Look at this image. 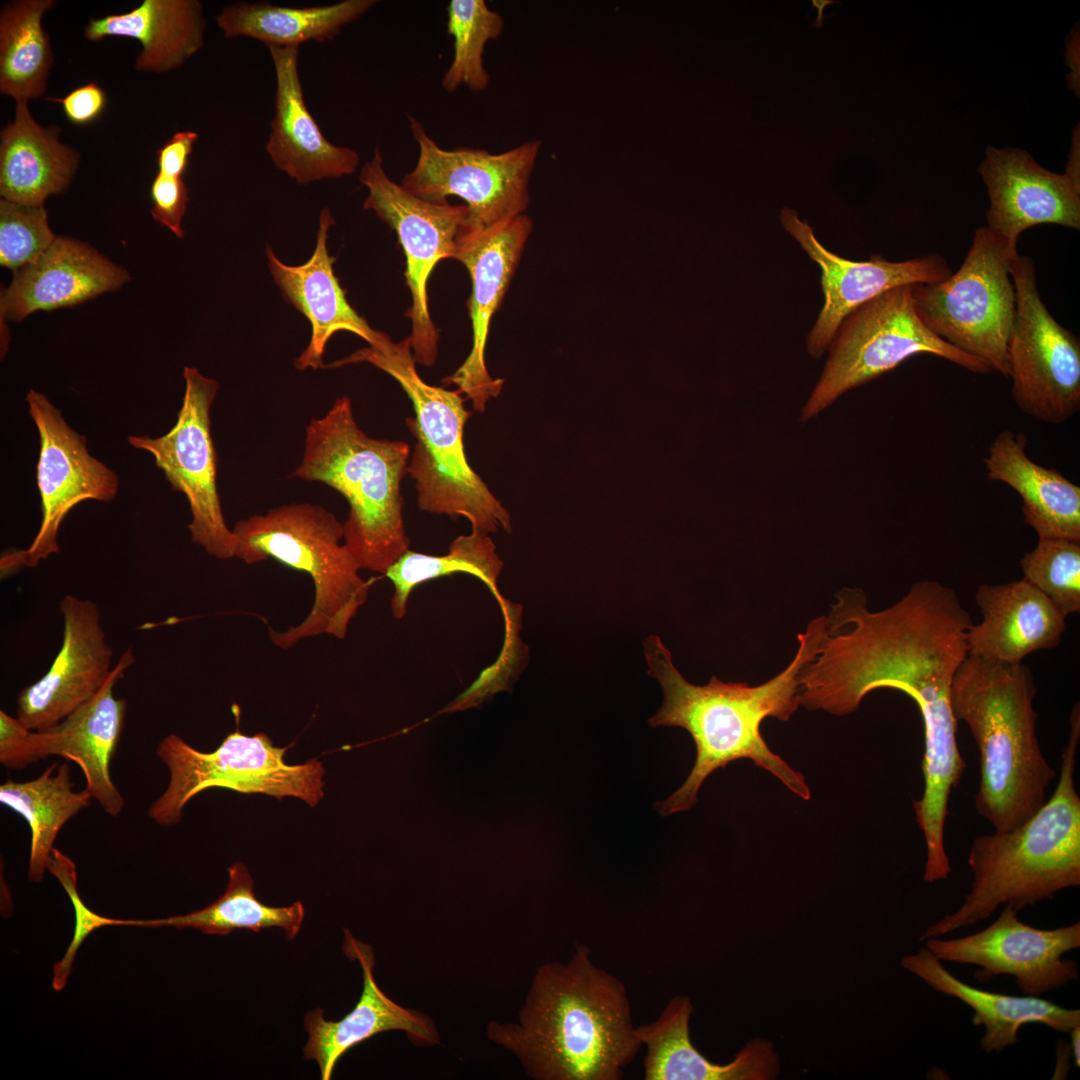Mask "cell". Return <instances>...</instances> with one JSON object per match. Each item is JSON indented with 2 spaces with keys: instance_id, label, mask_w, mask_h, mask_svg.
<instances>
[{
  "instance_id": "8d00e7d4",
  "label": "cell",
  "mask_w": 1080,
  "mask_h": 1080,
  "mask_svg": "<svg viewBox=\"0 0 1080 1080\" xmlns=\"http://www.w3.org/2000/svg\"><path fill=\"white\" fill-rule=\"evenodd\" d=\"M503 566L489 534L474 529L469 535L454 539L446 555H426L408 549L384 574L394 585L392 614L396 619L405 616L409 596L419 584L457 572L471 574L495 591Z\"/></svg>"
},
{
  "instance_id": "836d02e7",
  "label": "cell",
  "mask_w": 1080,
  "mask_h": 1080,
  "mask_svg": "<svg viewBox=\"0 0 1080 1080\" xmlns=\"http://www.w3.org/2000/svg\"><path fill=\"white\" fill-rule=\"evenodd\" d=\"M67 763H53L37 778L0 785V802L20 814L31 833L28 879L40 882L54 842L63 826L90 804L91 795L84 789L74 791Z\"/></svg>"
},
{
  "instance_id": "603a6c76",
  "label": "cell",
  "mask_w": 1080,
  "mask_h": 1080,
  "mask_svg": "<svg viewBox=\"0 0 1080 1080\" xmlns=\"http://www.w3.org/2000/svg\"><path fill=\"white\" fill-rule=\"evenodd\" d=\"M343 952L356 959L363 971V990L355 1007L339 1021H328L318 1008L304 1018L308 1040L303 1049L306 1060H315L322 1080L332 1077L340 1058L354 1046L385 1031H403L419 1045L440 1042L433 1020L426 1014L395 1003L378 987L373 968V948L345 930Z\"/></svg>"
},
{
  "instance_id": "7dc6e473",
  "label": "cell",
  "mask_w": 1080,
  "mask_h": 1080,
  "mask_svg": "<svg viewBox=\"0 0 1080 1080\" xmlns=\"http://www.w3.org/2000/svg\"><path fill=\"white\" fill-rule=\"evenodd\" d=\"M1071 1037L1070 1050L1073 1056L1074 1065L1076 1068L1080 1067V1026H1076L1069 1032Z\"/></svg>"
},
{
  "instance_id": "6da1fadb",
  "label": "cell",
  "mask_w": 1080,
  "mask_h": 1080,
  "mask_svg": "<svg viewBox=\"0 0 1080 1080\" xmlns=\"http://www.w3.org/2000/svg\"><path fill=\"white\" fill-rule=\"evenodd\" d=\"M836 599L819 651L801 671L800 705L844 716L873 690L905 693L924 726V790L917 804L929 814L945 813L966 768L950 693L968 656L969 613L952 588L934 580L913 583L877 612L859 588H844Z\"/></svg>"
},
{
  "instance_id": "f35d334b",
  "label": "cell",
  "mask_w": 1080,
  "mask_h": 1080,
  "mask_svg": "<svg viewBox=\"0 0 1080 1080\" xmlns=\"http://www.w3.org/2000/svg\"><path fill=\"white\" fill-rule=\"evenodd\" d=\"M1024 579L1067 618L1080 611V541L1039 538L1020 560Z\"/></svg>"
},
{
  "instance_id": "d590c367",
  "label": "cell",
  "mask_w": 1080,
  "mask_h": 1080,
  "mask_svg": "<svg viewBox=\"0 0 1080 1080\" xmlns=\"http://www.w3.org/2000/svg\"><path fill=\"white\" fill-rule=\"evenodd\" d=\"M53 0H21L0 14V91L16 102L39 98L46 89L53 54L42 27Z\"/></svg>"
},
{
  "instance_id": "83f0119b",
  "label": "cell",
  "mask_w": 1080,
  "mask_h": 1080,
  "mask_svg": "<svg viewBox=\"0 0 1080 1080\" xmlns=\"http://www.w3.org/2000/svg\"><path fill=\"white\" fill-rule=\"evenodd\" d=\"M692 1004L686 996L670 999L659 1017L637 1026L647 1053L646 1080H767L779 1071L778 1057L770 1042L753 1040L728 1064H715L692 1044L689 1021Z\"/></svg>"
},
{
  "instance_id": "8fae6325",
  "label": "cell",
  "mask_w": 1080,
  "mask_h": 1080,
  "mask_svg": "<svg viewBox=\"0 0 1080 1080\" xmlns=\"http://www.w3.org/2000/svg\"><path fill=\"white\" fill-rule=\"evenodd\" d=\"M1012 260L987 227H980L956 273L913 286L915 309L923 323L1004 377H1008L1007 343L1016 312Z\"/></svg>"
},
{
  "instance_id": "277c9868",
  "label": "cell",
  "mask_w": 1080,
  "mask_h": 1080,
  "mask_svg": "<svg viewBox=\"0 0 1080 1080\" xmlns=\"http://www.w3.org/2000/svg\"><path fill=\"white\" fill-rule=\"evenodd\" d=\"M1069 724L1052 796L1019 827L972 841L968 854L972 881L963 903L928 926L920 941L976 925L1000 906L1019 912L1080 885V797L1075 786L1079 702L1071 710Z\"/></svg>"
},
{
  "instance_id": "9c48e42d",
  "label": "cell",
  "mask_w": 1080,
  "mask_h": 1080,
  "mask_svg": "<svg viewBox=\"0 0 1080 1080\" xmlns=\"http://www.w3.org/2000/svg\"><path fill=\"white\" fill-rule=\"evenodd\" d=\"M288 747H277L265 733L246 735L237 728L212 752H202L176 734L164 737L156 754L169 771L165 791L148 808L163 827L182 820L185 805L210 788L264 794L279 800L295 797L315 807L324 797L325 769L317 758L289 765Z\"/></svg>"
},
{
  "instance_id": "ac0fdd59",
  "label": "cell",
  "mask_w": 1080,
  "mask_h": 1080,
  "mask_svg": "<svg viewBox=\"0 0 1080 1080\" xmlns=\"http://www.w3.org/2000/svg\"><path fill=\"white\" fill-rule=\"evenodd\" d=\"M1018 912L1004 906L997 919L970 935L924 940L941 962L981 967L975 977L990 981L999 975L1015 977L1022 994L1041 995L1078 980V964L1063 956L1080 947V923L1040 929L1022 922Z\"/></svg>"
},
{
  "instance_id": "e575fe53",
  "label": "cell",
  "mask_w": 1080,
  "mask_h": 1080,
  "mask_svg": "<svg viewBox=\"0 0 1080 1080\" xmlns=\"http://www.w3.org/2000/svg\"><path fill=\"white\" fill-rule=\"evenodd\" d=\"M229 880L224 893L213 903L186 915L164 919L124 920V926L194 928L205 934L227 935L238 929L259 932L278 927L288 940L299 932L305 916L300 901L290 906L273 907L262 903L254 893V881L242 862L228 868Z\"/></svg>"
},
{
  "instance_id": "d4e9b609",
  "label": "cell",
  "mask_w": 1080,
  "mask_h": 1080,
  "mask_svg": "<svg viewBox=\"0 0 1080 1080\" xmlns=\"http://www.w3.org/2000/svg\"><path fill=\"white\" fill-rule=\"evenodd\" d=\"M130 279L127 270L89 244L56 236L35 262L13 272L10 285L1 291V317L22 321L39 310L74 306Z\"/></svg>"
},
{
  "instance_id": "30bf717a",
  "label": "cell",
  "mask_w": 1080,
  "mask_h": 1080,
  "mask_svg": "<svg viewBox=\"0 0 1080 1080\" xmlns=\"http://www.w3.org/2000/svg\"><path fill=\"white\" fill-rule=\"evenodd\" d=\"M914 284L891 288L862 304L839 325L822 374L802 410L807 421L847 391L893 370L918 354H931L977 374L992 370L935 335L918 316Z\"/></svg>"
},
{
  "instance_id": "74e56055",
  "label": "cell",
  "mask_w": 1080,
  "mask_h": 1080,
  "mask_svg": "<svg viewBox=\"0 0 1080 1080\" xmlns=\"http://www.w3.org/2000/svg\"><path fill=\"white\" fill-rule=\"evenodd\" d=\"M504 29L503 17L484 0H451L447 7V32L453 38V58L442 78L448 93L464 86L473 92L484 91L490 76L483 63V53L490 40Z\"/></svg>"
},
{
  "instance_id": "7a4b0ae2",
  "label": "cell",
  "mask_w": 1080,
  "mask_h": 1080,
  "mask_svg": "<svg viewBox=\"0 0 1080 1080\" xmlns=\"http://www.w3.org/2000/svg\"><path fill=\"white\" fill-rule=\"evenodd\" d=\"M826 628V616L812 620L806 631L798 634L799 647L788 667L758 686L726 683L715 676L704 686L693 685L677 670L658 636L644 640L648 674L658 680L663 691V703L649 724L683 728L696 746V760L685 782L655 804L662 815L689 810L712 772L742 758L773 774L802 799H810L804 776L769 749L761 724L767 717L788 721L797 710L801 671L816 657Z\"/></svg>"
},
{
  "instance_id": "4316f807",
  "label": "cell",
  "mask_w": 1080,
  "mask_h": 1080,
  "mask_svg": "<svg viewBox=\"0 0 1080 1080\" xmlns=\"http://www.w3.org/2000/svg\"><path fill=\"white\" fill-rule=\"evenodd\" d=\"M975 601L983 619L968 630V655L1021 663L1033 652L1057 647L1067 629L1066 618L1024 578L981 584Z\"/></svg>"
},
{
  "instance_id": "52a82bcc",
  "label": "cell",
  "mask_w": 1080,
  "mask_h": 1080,
  "mask_svg": "<svg viewBox=\"0 0 1080 1080\" xmlns=\"http://www.w3.org/2000/svg\"><path fill=\"white\" fill-rule=\"evenodd\" d=\"M369 363L394 378L413 405L406 425L416 438L407 474L415 481L422 511L464 516L474 530L485 534L511 530L510 515L469 465L464 427L472 415L458 390L426 383L418 374L408 337L389 338L378 347H365L327 367Z\"/></svg>"
},
{
  "instance_id": "5bb4252c",
  "label": "cell",
  "mask_w": 1080,
  "mask_h": 1080,
  "mask_svg": "<svg viewBox=\"0 0 1080 1080\" xmlns=\"http://www.w3.org/2000/svg\"><path fill=\"white\" fill-rule=\"evenodd\" d=\"M408 119L419 150L414 168L401 181L409 192L433 203L448 202L450 196L463 199L471 229L524 214L540 140L526 141L498 154L470 147L444 149L421 122L410 115Z\"/></svg>"
},
{
  "instance_id": "bcb514c9",
  "label": "cell",
  "mask_w": 1080,
  "mask_h": 1080,
  "mask_svg": "<svg viewBox=\"0 0 1080 1080\" xmlns=\"http://www.w3.org/2000/svg\"><path fill=\"white\" fill-rule=\"evenodd\" d=\"M1063 1043L1064 1041H1059L1057 1044V1064L1052 1079H1064L1067 1075L1068 1069L1064 1067L1063 1063H1068L1069 1060L1067 1061V1053L1063 1056Z\"/></svg>"
},
{
  "instance_id": "ffe728a7",
  "label": "cell",
  "mask_w": 1080,
  "mask_h": 1080,
  "mask_svg": "<svg viewBox=\"0 0 1080 1080\" xmlns=\"http://www.w3.org/2000/svg\"><path fill=\"white\" fill-rule=\"evenodd\" d=\"M780 222L821 270L824 304L806 339L813 358L823 356L845 317L870 299L897 286L933 283L952 273L938 253L899 262L876 256L868 261L848 260L826 249L795 210L784 207Z\"/></svg>"
},
{
  "instance_id": "2e32d148",
  "label": "cell",
  "mask_w": 1080,
  "mask_h": 1080,
  "mask_svg": "<svg viewBox=\"0 0 1080 1080\" xmlns=\"http://www.w3.org/2000/svg\"><path fill=\"white\" fill-rule=\"evenodd\" d=\"M185 392L175 425L164 435L129 436L128 443L149 452L171 488L185 495L191 511L192 541L220 560L235 557L236 537L223 515L217 491V455L210 409L219 383L195 367H184Z\"/></svg>"
},
{
  "instance_id": "f6af8a7d",
  "label": "cell",
  "mask_w": 1080,
  "mask_h": 1080,
  "mask_svg": "<svg viewBox=\"0 0 1080 1080\" xmlns=\"http://www.w3.org/2000/svg\"><path fill=\"white\" fill-rule=\"evenodd\" d=\"M1079 125H1077L1072 138L1071 151L1064 173L1072 183L1080 189V145H1079Z\"/></svg>"
},
{
  "instance_id": "7bdbcfd3",
  "label": "cell",
  "mask_w": 1080,
  "mask_h": 1080,
  "mask_svg": "<svg viewBox=\"0 0 1080 1080\" xmlns=\"http://www.w3.org/2000/svg\"><path fill=\"white\" fill-rule=\"evenodd\" d=\"M62 105L66 118L75 125H87L96 120L106 105V95L101 87L90 82L72 90L63 98H48Z\"/></svg>"
},
{
  "instance_id": "ba28073f",
  "label": "cell",
  "mask_w": 1080,
  "mask_h": 1080,
  "mask_svg": "<svg viewBox=\"0 0 1080 1080\" xmlns=\"http://www.w3.org/2000/svg\"><path fill=\"white\" fill-rule=\"evenodd\" d=\"M235 557L247 564L274 559L308 574L314 601L308 615L286 631L269 628L271 642L288 649L320 635L346 637L366 602L369 582L344 544L343 523L326 508L307 502L283 504L241 519L232 528Z\"/></svg>"
},
{
  "instance_id": "8992f818",
  "label": "cell",
  "mask_w": 1080,
  "mask_h": 1080,
  "mask_svg": "<svg viewBox=\"0 0 1080 1080\" xmlns=\"http://www.w3.org/2000/svg\"><path fill=\"white\" fill-rule=\"evenodd\" d=\"M410 455L404 441L363 432L348 396L306 426L303 455L289 477L323 483L346 499L343 541L360 569L385 574L409 549L401 483Z\"/></svg>"
},
{
  "instance_id": "5b68a950",
  "label": "cell",
  "mask_w": 1080,
  "mask_h": 1080,
  "mask_svg": "<svg viewBox=\"0 0 1080 1080\" xmlns=\"http://www.w3.org/2000/svg\"><path fill=\"white\" fill-rule=\"evenodd\" d=\"M1031 669L1021 663L968 655L951 686L957 722L964 721L979 751L975 809L995 832L1011 831L1045 803L1056 776L1041 751Z\"/></svg>"
},
{
  "instance_id": "7c38bea8",
  "label": "cell",
  "mask_w": 1080,
  "mask_h": 1080,
  "mask_svg": "<svg viewBox=\"0 0 1080 1080\" xmlns=\"http://www.w3.org/2000/svg\"><path fill=\"white\" fill-rule=\"evenodd\" d=\"M368 195L363 208L374 212L397 234L406 257V285L412 305L411 344L416 364L432 366L438 355L439 333L429 313L427 281L437 263L455 259L460 240L470 229L467 207L433 203L409 192L389 178L378 147L359 174Z\"/></svg>"
},
{
  "instance_id": "f546056e",
  "label": "cell",
  "mask_w": 1080,
  "mask_h": 1080,
  "mask_svg": "<svg viewBox=\"0 0 1080 1080\" xmlns=\"http://www.w3.org/2000/svg\"><path fill=\"white\" fill-rule=\"evenodd\" d=\"M1027 443L1022 432L997 434L984 458L988 479L1008 485L1020 496L1024 520L1038 538L1080 541V487L1033 461Z\"/></svg>"
},
{
  "instance_id": "44dd1931",
  "label": "cell",
  "mask_w": 1080,
  "mask_h": 1080,
  "mask_svg": "<svg viewBox=\"0 0 1080 1080\" xmlns=\"http://www.w3.org/2000/svg\"><path fill=\"white\" fill-rule=\"evenodd\" d=\"M59 611L62 645L47 672L17 697L16 717L34 731L59 723L89 701L114 668L96 603L67 594Z\"/></svg>"
},
{
  "instance_id": "d6a6232c",
  "label": "cell",
  "mask_w": 1080,
  "mask_h": 1080,
  "mask_svg": "<svg viewBox=\"0 0 1080 1080\" xmlns=\"http://www.w3.org/2000/svg\"><path fill=\"white\" fill-rule=\"evenodd\" d=\"M375 0H344L329 5L288 7L268 2L225 6L216 22L226 38L247 37L267 47H299L307 41L334 39L342 28L363 16Z\"/></svg>"
},
{
  "instance_id": "7402d4cb",
  "label": "cell",
  "mask_w": 1080,
  "mask_h": 1080,
  "mask_svg": "<svg viewBox=\"0 0 1080 1080\" xmlns=\"http://www.w3.org/2000/svg\"><path fill=\"white\" fill-rule=\"evenodd\" d=\"M979 173L990 199L986 227L1011 259L1020 235L1035 225L1080 228V189L1026 151L989 146Z\"/></svg>"
},
{
  "instance_id": "1f68e13d",
  "label": "cell",
  "mask_w": 1080,
  "mask_h": 1080,
  "mask_svg": "<svg viewBox=\"0 0 1080 1080\" xmlns=\"http://www.w3.org/2000/svg\"><path fill=\"white\" fill-rule=\"evenodd\" d=\"M205 19L197 0H144L124 14L91 19L84 37L99 41L122 36L137 39L142 50L138 71L164 73L182 66L204 44Z\"/></svg>"
},
{
  "instance_id": "60d3db41",
  "label": "cell",
  "mask_w": 1080,
  "mask_h": 1080,
  "mask_svg": "<svg viewBox=\"0 0 1080 1080\" xmlns=\"http://www.w3.org/2000/svg\"><path fill=\"white\" fill-rule=\"evenodd\" d=\"M47 870L62 885L71 900L75 912V929L72 940L62 959L53 967L52 987L55 991H60L65 987L71 974L79 947L89 934L104 926L123 925V920L96 914L84 904L77 890L76 866L68 856L56 848L50 854Z\"/></svg>"
},
{
  "instance_id": "d6986e66",
  "label": "cell",
  "mask_w": 1080,
  "mask_h": 1080,
  "mask_svg": "<svg viewBox=\"0 0 1080 1080\" xmlns=\"http://www.w3.org/2000/svg\"><path fill=\"white\" fill-rule=\"evenodd\" d=\"M532 231L526 214L483 229H469L462 237L455 259L470 274L472 292L469 315L472 347L462 365L444 379L471 400L472 407L484 412L487 402L497 397L504 381L493 379L485 362L490 322L503 302L525 244Z\"/></svg>"
},
{
  "instance_id": "484cf974",
  "label": "cell",
  "mask_w": 1080,
  "mask_h": 1080,
  "mask_svg": "<svg viewBox=\"0 0 1080 1080\" xmlns=\"http://www.w3.org/2000/svg\"><path fill=\"white\" fill-rule=\"evenodd\" d=\"M274 65V116L265 149L298 184L353 174L359 154L329 142L309 112L298 71L299 47H268Z\"/></svg>"
},
{
  "instance_id": "4fadbf2b",
  "label": "cell",
  "mask_w": 1080,
  "mask_h": 1080,
  "mask_svg": "<svg viewBox=\"0 0 1080 1080\" xmlns=\"http://www.w3.org/2000/svg\"><path fill=\"white\" fill-rule=\"evenodd\" d=\"M1010 274L1016 312L1007 343L1008 377L1017 406L1032 418L1061 424L1080 409V341L1041 299L1036 268L1018 255Z\"/></svg>"
},
{
  "instance_id": "ab89813d",
  "label": "cell",
  "mask_w": 1080,
  "mask_h": 1080,
  "mask_svg": "<svg viewBox=\"0 0 1080 1080\" xmlns=\"http://www.w3.org/2000/svg\"><path fill=\"white\" fill-rule=\"evenodd\" d=\"M56 236L44 205L0 200V264L13 272L35 262Z\"/></svg>"
},
{
  "instance_id": "3957f363",
  "label": "cell",
  "mask_w": 1080,
  "mask_h": 1080,
  "mask_svg": "<svg viewBox=\"0 0 1080 1080\" xmlns=\"http://www.w3.org/2000/svg\"><path fill=\"white\" fill-rule=\"evenodd\" d=\"M627 989L597 967L586 945L541 965L518 1020L490 1021L487 1036L536 1080H619L643 1047Z\"/></svg>"
},
{
  "instance_id": "9a60e30c",
  "label": "cell",
  "mask_w": 1080,
  "mask_h": 1080,
  "mask_svg": "<svg viewBox=\"0 0 1080 1080\" xmlns=\"http://www.w3.org/2000/svg\"><path fill=\"white\" fill-rule=\"evenodd\" d=\"M133 663L128 648L97 694L47 729L30 730L0 710V763L22 770L50 756L72 761L83 772L91 797L107 814L118 816L125 800L112 780L110 764L125 726L127 703L114 695V687Z\"/></svg>"
},
{
  "instance_id": "f1b7e54d",
  "label": "cell",
  "mask_w": 1080,
  "mask_h": 1080,
  "mask_svg": "<svg viewBox=\"0 0 1080 1080\" xmlns=\"http://www.w3.org/2000/svg\"><path fill=\"white\" fill-rule=\"evenodd\" d=\"M901 965L931 989L969 1006L972 1023L984 1026L980 1047L988 1054L1001 1053L1018 1042L1022 1026L1042 1024L1062 1033L1080 1026V1010L1062 1007L1035 996H1014L973 987L955 977L926 947L905 955Z\"/></svg>"
},
{
  "instance_id": "cb8c5ba5",
  "label": "cell",
  "mask_w": 1080,
  "mask_h": 1080,
  "mask_svg": "<svg viewBox=\"0 0 1080 1080\" xmlns=\"http://www.w3.org/2000/svg\"><path fill=\"white\" fill-rule=\"evenodd\" d=\"M333 224L330 210L323 208L314 252L302 265L284 264L271 247H266L269 270L284 299L300 311L311 325L309 344L294 361L298 370L324 368L322 359L326 344L339 331L351 332L371 347H377L390 338L373 329L347 301L345 291L334 273V258L327 249L328 232Z\"/></svg>"
},
{
  "instance_id": "4dcf8cb0",
  "label": "cell",
  "mask_w": 1080,
  "mask_h": 1080,
  "mask_svg": "<svg viewBox=\"0 0 1080 1080\" xmlns=\"http://www.w3.org/2000/svg\"><path fill=\"white\" fill-rule=\"evenodd\" d=\"M14 120L1 131L0 195L25 205H44L70 184L78 153L59 141V128L39 125L27 101L16 102Z\"/></svg>"
},
{
  "instance_id": "ee69618b",
  "label": "cell",
  "mask_w": 1080,
  "mask_h": 1080,
  "mask_svg": "<svg viewBox=\"0 0 1080 1080\" xmlns=\"http://www.w3.org/2000/svg\"><path fill=\"white\" fill-rule=\"evenodd\" d=\"M197 139L198 134L193 131L175 133L156 152L158 172L171 177H182Z\"/></svg>"
},
{
  "instance_id": "b9f144b4",
  "label": "cell",
  "mask_w": 1080,
  "mask_h": 1080,
  "mask_svg": "<svg viewBox=\"0 0 1080 1080\" xmlns=\"http://www.w3.org/2000/svg\"><path fill=\"white\" fill-rule=\"evenodd\" d=\"M150 194L153 201L152 217L176 237L183 238L182 219L189 197L182 177H171L158 172L152 182Z\"/></svg>"
},
{
  "instance_id": "e0dca14e",
  "label": "cell",
  "mask_w": 1080,
  "mask_h": 1080,
  "mask_svg": "<svg viewBox=\"0 0 1080 1080\" xmlns=\"http://www.w3.org/2000/svg\"><path fill=\"white\" fill-rule=\"evenodd\" d=\"M26 402L40 438L36 474L42 520L26 550L2 554V577L59 553L58 530L70 510L88 499L109 502L119 487L117 474L88 452L85 436L67 424L44 394L30 389Z\"/></svg>"
}]
</instances>
